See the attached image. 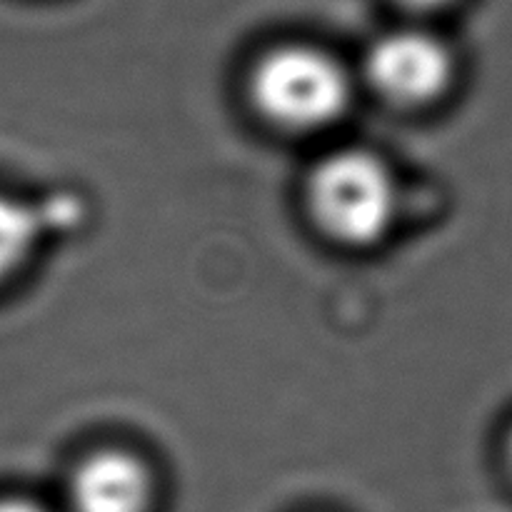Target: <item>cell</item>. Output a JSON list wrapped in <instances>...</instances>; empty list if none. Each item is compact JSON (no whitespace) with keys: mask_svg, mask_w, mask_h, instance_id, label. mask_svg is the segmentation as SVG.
<instances>
[{"mask_svg":"<svg viewBox=\"0 0 512 512\" xmlns=\"http://www.w3.org/2000/svg\"><path fill=\"white\" fill-rule=\"evenodd\" d=\"M153 495L148 465L123 450H103L85 458L68 488L73 512H150Z\"/></svg>","mask_w":512,"mask_h":512,"instance_id":"cell-4","label":"cell"},{"mask_svg":"<svg viewBox=\"0 0 512 512\" xmlns=\"http://www.w3.org/2000/svg\"><path fill=\"white\" fill-rule=\"evenodd\" d=\"M453 73L450 50L420 30L383 35L365 58V75L375 93L403 108L438 100L448 90Z\"/></svg>","mask_w":512,"mask_h":512,"instance_id":"cell-3","label":"cell"},{"mask_svg":"<svg viewBox=\"0 0 512 512\" xmlns=\"http://www.w3.org/2000/svg\"><path fill=\"white\" fill-rule=\"evenodd\" d=\"M0 512H48L43 505L25 498H0Z\"/></svg>","mask_w":512,"mask_h":512,"instance_id":"cell-6","label":"cell"},{"mask_svg":"<svg viewBox=\"0 0 512 512\" xmlns=\"http://www.w3.org/2000/svg\"><path fill=\"white\" fill-rule=\"evenodd\" d=\"M398 3L408 5V8H415V10H435V8H443V5L453 3V0H398Z\"/></svg>","mask_w":512,"mask_h":512,"instance_id":"cell-7","label":"cell"},{"mask_svg":"<svg viewBox=\"0 0 512 512\" xmlns=\"http://www.w3.org/2000/svg\"><path fill=\"white\" fill-rule=\"evenodd\" d=\"M53 208L0 193V285L20 273L38 250L45 230L53 228Z\"/></svg>","mask_w":512,"mask_h":512,"instance_id":"cell-5","label":"cell"},{"mask_svg":"<svg viewBox=\"0 0 512 512\" xmlns=\"http://www.w3.org/2000/svg\"><path fill=\"white\" fill-rule=\"evenodd\" d=\"M315 223L343 245H373L388 235L400 210L393 170L368 150H340L315 165L308 180Z\"/></svg>","mask_w":512,"mask_h":512,"instance_id":"cell-1","label":"cell"},{"mask_svg":"<svg viewBox=\"0 0 512 512\" xmlns=\"http://www.w3.org/2000/svg\"><path fill=\"white\" fill-rule=\"evenodd\" d=\"M508 460H510V468H512V430L508 435Z\"/></svg>","mask_w":512,"mask_h":512,"instance_id":"cell-8","label":"cell"},{"mask_svg":"<svg viewBox=\"0 0 512 512\" xmlns=\"http://www.w3.org/2000/svg\"><path fill=\"white\" fill-rule=\"evenodd\" d=\"M255 108L283 130L313 133L338 123L350 103V80L333 55L310 45H283L250 75Z\"/></svg>","mask_w":512,"mask_h":512,"instance_id":"cell-2","label":"cell"}]
</instances>
